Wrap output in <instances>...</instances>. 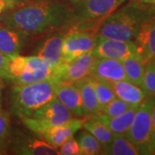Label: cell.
Returning <instances> with one entry per match:
<instances>
[{"instance_id": "obj_1", "label": "cell", "mask_w": 155, "mask_h": 155, "mask_svg": "<svg viewBox=\"0 0 155 155\" xmlns=\"http://www.w3.org/2000/svg\"><path fill=\"white\" fill-rule=\"evenodd\" d=\"M67 7L57 1L34 0L21 2L9 10L4 25L13 28L23 37L52 31L68 21Z\"/></svg>"}, {"instance_id": "obj_2", "label": "cell", "mask_w": 155, "mask_h": 155, "mask_svg": "<svg viewBox=\"0 0 155 155\" xmlns=\"http://www.w3.org/2000/svg\"><path fill=\"white\" fill-rule=\"evenodd\" d=\"M150 16L136 3H130L106 17L99 24L97 35L103 38L134 41L140 24Z\"/></svg>"}, {"instance_id": "obj_3", "label": "cell", "mask_w": 155, "mask_h": 155, "mask_svg": "<svg viewBox=\"0 0 155 155\" xmlns=\"http://www.w3.org/2000/svg\"><path fill=\"white\" fill-rule=\"evenodd\" d=\"M58 78L52 77L40 82L14 84L11 91V112L22 117H28L36 110L55 97Z\"/></svg>"}, {"instance_id": "obj_4", "label": "cell", "mask_w": 155, "mask_h": 155, "mask_svg": "<svg viewBox=\"0 0 155 155\" xmlns=\"http://www.w3.org/2000/svg\"><path fill=\"white\" fill-rule=\"evenodd\" d=\"M54 69L36 55H16L9 60L11 81L14 84L40 82L54 77Z\"/></svg>"}, {"instance_id": "obj_5", "label": "cell", "mask_w": 155, "mask_h": 155, "mask_svg": "<svg viewBox=\"0 0 155 155\" xmlns=\"http://www.w3.org/2000/svg\"><path fill=\"white\" fill-rule=\"evenodd\" d=\"M73 118V115L57 98H54L36 110L28 117H22L23 124L29 130L41 135L52 127Z\"/></svg>"}, {"instance_id": "obj_6", "label": "cell", "mask_w": 155, "mask_h": 155, "mask_svg": "<svg viewBox=\"0 0 155 155\" xmlns=\"http://www.w3.org/2000/svg\"><path fill=\"white\" fill-rule=\"evenodd\" d=\"M154 104L153 97H146L139 105L133 122L126 134V137L135 146L140 154H153L151 148V118Z\"/></svg>"}, {"instance_id": "obj_7", "label": "cell", "mask_w": 155, "mask_h": 155, "mask_svg": "<svg viewBox=\"0 0 155 155\" xmlns=\"http://www.w3.org/2000/svg\"><path fill=\"white\" fill-rule=\"evenodd\" d=\"M97 32L90 29L70 30L64 35L61 48V64L92 52L97 43Z\"/></svg>"}, {"instance_id": "obj_8", "label": "cell", "mask_w": 155, "mask_h": 155, "mask_svg": "<svg viewBox=\"0 0 155 155\" xmlns=\"http://www.w3.org/2000/svg\"><path fill=\"white\" fill-rule=\"evenodd\" d=\"M92 54L96 58H108L116 61L138 55L137 47L132 41H117L97 36V43Z\"/></svg>"}, {"instance_id": "obj_9", "label": "cell", "mask_w": 155, "mask_h": 155, "mask_svg": "<svg viewBox=\"0 0 155 155\" xmlns=\"http://www.w3.org/2000/svg\"><path fill=\"white\" fill-rule=\"evenodd\" d=\"M95 59L92 52H89L68 63L61 64L54 68V77L60 80L75 83L90 75Z\"/></svg>"}, {"instance_id": "obj_10", "label": "cell", "mask_w": 155, "mask_h": 155, "mask_svg": "<svg viewBox=\"0 0 155 155\" xmlns=\"http://www.w3.org/2000/svg\"><path fill=\"white\" fill-rule=\"evenodd\" d=\"M125 0H82L76 11V17L84 21L101 22L115 11Z\"/></svg>"}, {"instance_id": "obj_11", "label": "cell", "mask_w": 155, "mask_h": 155, "mask_svg": "<svg viewBox=\"0 0 155 155\" xmlns=\"http://www.w3.org/2000/svg\"><path fill=\"white\" fill-rule=\"evenodd\" d=\"M135 44L138 55L145 65L155 62V16H150L140 24Z\"/></svg>"}, {"instance_id": "obj_12", "label": "cell", "mask_w": 155, "mask_h": 155, "mask_svg": "<svg viewBox=\"0 0 155 155\" xmlns=\"http://www.w3.org/2000/svg\"><path fill=\"white\" fill-rule=\"evenodd\" d=\"M90 76L108 83L127 80L122 61L108 58H96Z\"/></svg>"}, {"instance_id": "obj_13", "label": "cell", "mask_w": 155, "mask_h": 155, "mask_svg": "<svg viewBox=\"0 0 155 155\" xmlns=\"http://www.w3.org/2000/svg\"><path fill=\"white\" fill-rule=\"evenodd\" d=\"M55 98L59 100L76 117H84L81 97L76 83L58 80L55 86Z\"/></svg>"}, {"instance_id": "obj_14", "label": "cell", "mask_w": 155, "mask_h": 155, "mask_svg": "<svg viewBox=\"0 0 155 155\" xmlns=\"http://www.w3.org/2000/svg\"><path fill=\"white\" fill-rule=\"evenodd\" d=\"M84 120L85 117H73L67 122L47 130L41 135V137L55 148H59L68 140L73 138V135L83 127Z\"/></svg>"}, {"instance_id": "obj_15", "label": "cell", "mask_w": 155, "mask_h": 155, "mask_svg": "<svg viewBox=\"0 0 155 155\" xmlns=\"http://www.w3.org/2000/svg\"><path fill=\"white\" fill-rule=\"evenodd\" d=\"M15 153L22 155H59V151L44 140L22 136L13 145Z\"/></svg>"}, {"instance_id": "obj_16", "label": "cell", "mask_w": 155, "mask_h": 155, "mask_svg": "<svg viewBox=\"0 0 155 155\" xmlns=\"http://www.w3.org/2000/svg\"><path fill=\"white\" fill-rule=\"evenodd\" d=\"M65 35H52L39 47L35 55L47 62L52 68H56L61 64V48Z\"/></svg>"}, {"instance_id": "obj_17", "label": "cell", "mask_w": 155, "mask_h": 155, "mask_svg": "<svg viewBox=\"0 0 155 155\" xmlns=\"http://www.w3.org/2000/svg\"><path fill=\"white\" fill-rule=\"evenodd\" d=\"M75 83L80 92L84 117L97 115L99 113V106L97 104L91 76L89 75Z\"/></svg>"}, {"instance_id": "obj_18", "label": "cell", "mask_w": 155, "mask_h": 155, "mask_svg": "<svg viewBox=\"0 0 155 155\" xmlns=\"http://www.w3.org/2000/svg\"><path fill=\"white\" fill-rule=\"evenodd\" d=\"M110 84L116 97L123 100L131 105H140L147 96L140 86L127 80H120Z\"/></svg>"}, {"instance_id": "obj_19", "label": "cell", "mask_w": 155, "mask_h": 155, "mask_svg": "<svg viewBox=\"0 0 155 155\" xmlns=\"http://www.w3.org/2000/svg\"><path fill=\"white\" fill-rule=\"evenodd\" d=\"M23 36L13 28L0 26V51L11 59L18 55L22 48Z\"/></svg>"}, {"instance_id": "obj_20", "label": "cell", "mask_w": 155, "mask_h": 155, "mask_svg": "<svg viewBox=\"0 0 155 155\" xmlns=\"http://www.w3.org/2000/svg\"><path fill=\"white\" fill-rule=\"evenodd\" d=\"M138 107L139 105L132 106L124 113L114 117H109L103 114H97V116L110 129L114 134L126 135L133 122L134 117L135 116Z\"/></svg>"}, {"instance_id": "obj_21", "label": "cell", "mask_w": 155, "mask_h": 155, "mask_svg": "<svg viewBox=\"0 0 155 155\" xmlns=\"http://www.w3.org/2000/svg\"><path fill=\"white\" fill-rule=\"evenodd\" d=\"M83 127L84 130L93 135L99 141L100 144L102 145V147L109 144L115 136L110 129L100 120L97 115L85 117Z\"/></svg>"}, {"instance_id": "obj_22", "label": "cell", "mask_w": 155, "mask_h": 155, "mask_svg": "<svg viewBox=\"0 0 155 155\" xmlns=\"http://www.w3.org/2000/svg\"><path fill=\"white\" fill-rule=\"evenodd\" d=\"M101 154L138 155L140 153L126 135L115 134L110 142L102 147Z\"/></svg>"}, {"instance_id": "obj_23", "label": "cell", "mask_w": 155, "mask_h": 155, "mask_svg": "<svg viewBox=\"0 0 155 155\" xmlns=\"http://www.w3.org/2000/svg\"><path fill=\"white\" fill-rule=\"evenodd\" d=\"M127 81L141 86L145 71V64L139 55L131 56L122 61Z\"/></svg>"}, {"instance_id": "obj_24", "label": "cell", "mask_w": 155, "mask_h": 155, "mask_svg": "<svg viewBox=\"0 0 155 155\" xmlns=\"http://www.w3.org/2000/svg\"><path fill=\"white\" fill-rule=\"evenodd\" d=\"M91 82H92L93 87H94L100 112V110L106 104H108L110 101L116 98V94H115L112 86L110 83L105 82L104 80H101V79L95 78L91 76Z\"/></svg>"}, {"instance_id": "obj_25", "label": "cell", "mask_w": 155, "mask_h": 155, "mask_svg": "<svg viewBox=\"0 0 155 155\" xmlns=\"http://www.w3.org/2000/svg\"><path fill=\"white\" fill-rule=\"evenodd\" d=\"M78 143L79 146L80 154L96 155L101 154L102 145L93 135L86 130L81 132L78 138Z\"/></svg>"}, {"instance_id": "obj_26", "label": "cell", "mask_w": 155, "mask_h": 155, "mask_svg": "<svg viewBox=\"0 0 155 155\" xmlns=\"http://www.w3.org/2000/svg\"><path fill=\"white\" fill-rule=\"evenodd\" d=\"M132 106L134 105H131L126 102H124L123 100L116 97L112 101H110L108 104H106L100 110L98 114H103V115L109 116V117H114V116H119L122 113H124L128 109H130Z\"/></svg>"}, {"instance_id": "obj_27", "label": "cell", "mask_w": 155, "mask_h": 155, "mask_svg": "<svg viewBox=\"0 0 155 155\" xmlns=\"http://www.w3.org/2000/svg\"><path fill=\"white\" fill-rule=\"evenodd\" d=\"M140 88L147 95H155V62H149L145 65L143 80Z\"/></svg>"}, {"instance_id": "obj_28", "label": "cell", "mask_w": 155, "mask_h": 155, "mask_svg": "<svg viewBox=\"0 0 155 155\" xmlns=\"http://www.w3.org/2000/svg\"><path fill=\"white\" fill-rule=\"evenodd\" d=\"M11 127V121L9 113L4 110H0V144H3L5 140Z\"/></svg>"}, {"instance_id": "obj_29", "label": "cell", "mask_w": 155, "mask_h": 155, "mask_svg": "<svg viewBox=\"0 0 155 155\" xmlns=\"http://www.w3.org/2000/svg\"><path fill=\"white\" fill-rule=\"evenodd\" d=\"M59 153L62 155H78L80 154L79 146L77 140L70 139L59 147Z\"/></svg>"}, {"instance_id": "obj_30", "label": "cell", "mask_w": 155, "mask_h": 155, "mask_svg": "<svg viewBox=\"0 0 155 155\" xmlns=\"http://www.w3.org/2000/svg\"><path fill=\"white\" fill-rule=\"evenodd\" d=\"M9 58L0 51V77L4 79L11 80L9 72Z\"/></svg>"}, {"instance_id": "obj_31", "label": "cell", "mask_w": 155, "mask_h": 155, "mask_svg": "<svg viewBox=\"0 0 155 155\" xmlns=\"http://www.w3.org/2000/svg\"><path fill=\"white\" fill-rule=\"evenodd\" d=\"M17 4L19 3L13 0H0V26L4 25V19L7 11L17 5Z\"/></svg>"}, {"instance_id": "obj_32", "label": "cell", "mask_w": 155, "mask_h": 155, "mask_svg": "<svg viewBox=\"0 0 155 155\" xmlns=\"http://www.w3.org/2000/svg\"><path fill=\"white\" fill-rule=\"evenodd\" d=\"M152 130H151V148L153 153H155V104L152 112Z\"/></svg>"}, {"instance_id": "obj_33", "label": "cell", "mask_w": 155, "mask_h": 155, "mask_svg": "<svg viewBox=\"0 0 155 155\" xmlns=\"http://www.w3.org/2000/svg\"><path fill=\"white\" fill-rule=\"evenodd\" d=\"M143 3H147V4H153L155 5V0H140Z\"/></svg>"}, {"instance_id": "obj_34", "label": "cell", "mask_w": 155, "mask_h": 155, "mask_svg": "<svg viewBox=\"0 0 155 155\" xmlns=\"http://www.w3.org/2000/svg\"><path fill=\"white\" fill-rule=\"evenodd\" d=\"M4 78H2L0 77V90H2V89L5 87V82H4Z\"/></svg>"}, {"instance_id": "obj_35", "label": "cell", "mask_w": 155, "mask_h": 155, "mask_svg": "<svg viewBox=\"0 0 155 155\" xmlns=\"http://www.w3.org/2000/svg\"><path fill=\"white\" fill-rule=\"evenodd\" d=\"M0 110H2V94H1V90H0Z\"/></svg>"}, {"instance_id": "obj_36", "label": "cell", "mask_w": 155, "mask_h": 155, "mask_svg": "<svg viewBox=\"0 0 155 155\" xmlns=\"http://www.w3.org/2000/svg\"><path fill=\"white\" fill-rule=\"evenodd\" d=\"M69 1H71V2H72V3H75V4H78V3L81 2L82 0H69Z\"/></svg>"}, {"instance_id": "obj_37", "label": "cell", "mask_w": 155, "mask_h": 155, "mask_svg": "<svg viewBox=\"0 0 155 155\" xmlns=\"http://www.w3.org/2000/svg\"><path fill=\"white\" fill-rule=\"evenodd\" d=\"M13 1H16V2H18V3H21V2H22V0H13Z\"/></svg>"}, {"instance_id": "obj_38", "label": "cell", "mask_w": 155, "mask_h": 155, "mask_svg": "<svg viewBox=\"0 0 155 155\" xmlns=\"http://www.w3.org/2000/svg\"><path fill=\"white\" fill-rule=\"evenodd\" d=\"M4 153H3V151H2V149L0 148V154H3Z\"/></svg>"}]
</instances>
